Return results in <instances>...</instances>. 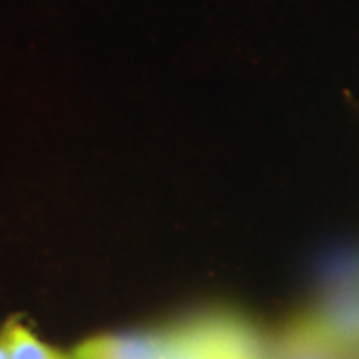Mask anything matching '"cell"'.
<instances>
[{
	"label": "cell",
	"instance_id": "obj_1",
	"mask_svg": "<svg viewBox=\"0 0 359 359\" xmlns=\"http://www.w3.org/2000/svg\"><path fill=\"white\" fill-rule=\"evenodd\" d=\"M0 341L6 346L8 359H65L55 349L35 338L19 321H8L0 331Z\"/></svg>",
	"mask_w": 359,
	"mask_h": 359
},
{
	"label": "cell",
	"instance_id": "obj_2",
	"mask_svg": "<svg viewBox=\"0 0 359 359\" xmlns=\"http://www.w3.org/2000/svg\"><path fill=\"white\" fill-rule=\"evenodd\" d=\"M0 359H8V353H7L6 346H4L2 341H0Z\"/></svg>",
	"mask_w": 359,
	"mask_h": 359
}]
</instances>
